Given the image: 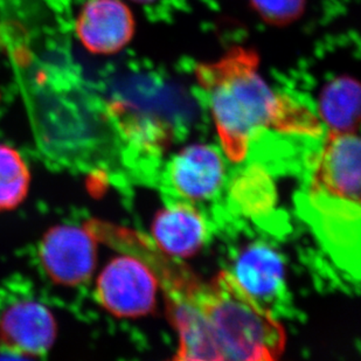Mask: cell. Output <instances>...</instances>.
Listing matches in <instances>:
<instances>
[{"label":"cell","mask_w":361,"mask_h":361,"mask_svg":"<svg viewBox=\"0 0 361 361\" xmlns=\"http://www.w3.org/2000/svg\"><path fill=\"white\" fill-rule=\"evenodd\" d=\"M85 227L96 241L142 259L152 270L163 290L167 318L179 334V348L173 360H218L204 314L207 283L143 233L102 220H89Z\"/></svg>","instance_id":"obj_2"},{"label":"cell","mask_w":361,"mask_h":361,"mask_svg":"<svg viewBox=\"0 0 361 361\" xmlns=\"http://www.w3.org/2000/svg\"><path fill=\"white\" fill-rule=\"evenodd\" d=\"M133 1H137V3H151V1H154V0H133Z\"/></svg>","instance_id":"obj_16"},{"label":"cell","mask_w":361,"mask_h":361,"mask_svg":"<svg viewBox=\"0 0 361 361\" xmlns=\"http://www.w3.org/2000/svg\"><path fill=\"white\" fill-rule=\"evenodd\" d=\"M307 190L360 202V140L357 133H327Z\"/></svg>","instance_id":"obj_7"},{"label":"cell","mask_w":361,"mask_h":361,"mask_svg":"<svg viewBox=\"0 0 361 361\" xmlns=\"http://www.w3.org/2000/svg\"><path fill=\"white\" fill-rule=\"evenodd\" d=\"M207 234L204 215L188 201L163 208L152 225V240L161 250L179 259L197 254L204 245Z\"/></svg>","instance_id":"obj_11"},{"label":"cell","mask_w":361,"mask_h":361,"mask_svg":"<svg viewBox=\"0 0 361 361\" xmlns=\"http://www.w3.org/2000/svg\"><path fill=\"white\" fill-rule=\"evenodd\" d=\"M56 334L54 316L35 300L18 302L0 317V348L16 357H44L51 351Z\"/></svg>","instance_id":"obj_8"},{"label":"cell","mask_w":361,"mask_h":361,"mask_svg":"<svg viewBox=\"0 0 361 361\" xmlns=\"http://www.w3.org/2000/svg\"><path fill=\"white\" fill-rule=\"evenodd\" d=\"M96 239L88 229L76 226H55L39 245V259L51 282L78 286L92 276L97 262Z\"/></svg>","instance_id":"obj_6"},{"label":"cell","mask_w":361,"mask_h":361,"mask_svg":"<svg viewBox=\"0 0 361 361\" xmlns=\"http://www.w3.org/2000/svg\"><path fill=\"white\" fill-rule=\"evenodd\" d=\"M254 10L268 24L289 25L303 14L305 0H250Z\"/></svg>","instance_id":"obj_15"},{"label":"cell","mask_w":361,"mask_h":361,"mask_svg":"<svg viewBox=\"0 0 361 361\" xmlns=\"http://www.w3.org/2000/svg\"><path fill=\"white\" fill-rule=\"evenodd\" d=\"M242 288L256 300L279 293L284 277V264L270 245L256 242L242 250L233 274Z\"/></svg>","instance_id":"obj_12"},{"label":"cell","mask_w":361,"mask_h":361,"mask_svg":"<svg viewBox=\"0 0 361 361\" xmlns=\"http://www.w3.org/2000/svg\"><path fill=\"white\" fill-rule=\"evenodd\" d=\"M204 312L219 361H274L284 352L282 324L233 273L224 270L207 283Z\"/></svg>","instance_id":"obj_3"},{"label":"cell","mask_w":361,"mask_h":361,"mask_svg":"<svg viewBox=\"0 0 361 361\" xmlns=\"http://www.w3.org/2000/svg\"><path fill=\"white\" fill-rule=\"evenodd\" d=\"M259 54L234 47L216 61L200 63L195 78L204 90L222 149L241 163L264 131L317 138L323 126L312 110L286 94L274 92L259 73Z\"/></svg>","instance_id":"obj_1"},{"label":"cell","mask_w":361,"mask_h":361,"mask_svg":"<svg viewBox=\"0 0 361 361\" xmlns=\"http://www.w3.org/2000/svg\"><path fill=\"white\" fill-rule=\"evenodd\" d=\"M121 254L99 274L96 282V300L115 317L147 316L156 307L159 289L157 279L142 259Z\"/></svg>","instance_id":"obj_5"},{"label":"cell","mask_w":361,"mask_h":361,"mask_svg":"<svg viewBox=\"0 0 361 361\" xmlns=\"http://www.w3.org/2000/svg\"><path fill=\"white\" fill-rule=\"evenodd\" d=\"M171 191L188 202L214 197L225 180V165L214 147L191 145L169 163L165 172Z\"/></svg>","instance_id":"obj_9"},{"label":"cell","mask_w":361,"mask_h":361,"mask_svg":"<svg viewBox=\"0 0 361 361\" xmlns=\"http://www.w3.org/2000/svg\"><path fill=\"white\" fill-rule=\"evenodd\" d=\"M31 172L13 147L0 144V212L13 211L27 197Z\"/></svg>","instance_id":"obj_14"},{"label":"cell","mask_w":361,"mask_h":361,"mask_svg":"<svg viewBox=\"0 0 361 361\" xmlns=\"http://www.w3.org/2000/svg\"><path fill=\"white\" fill-rule=\"evenodd\" d=\"M297 211L310 226L324 250L345 273L360 276V202L305 190L297 195Z\"/></svg>","instance_id":"obj_4"},{"label":"cell","mask_w":361,"mask_h":361,"mask_svg":"<svg viewBox=\"0 0 361 361\" xmlns=\"http://www.w3.org/2000/svg\"><path fill=\"white\" fill-rule=\"evenodd\" d=\"M319 111L327 133H355L360 123V87L358 82L341 76L322 92Z\"/></svg>","instance_id":"obj_13"},{"label":"cell","mask_w":361,"mask_h":361,"mask_svg":"<svg viewBox=\"0 0 361 361\" xmlns=\"http://www.w3.org/2000/svg\"><path fill=\"white\" fill-rule=\"evenodd\" d=\"M135 20L122 0H89L76 20V35L95 54H114L129 44Z\"/></svg>","instance_id":"obj_10"}]
</instances>
